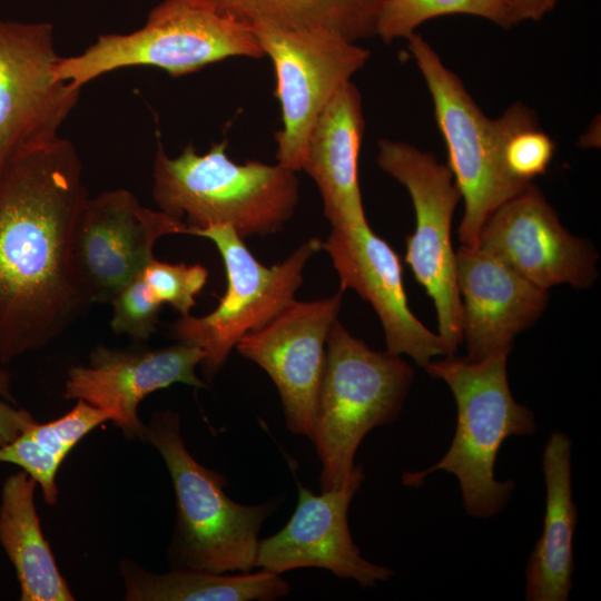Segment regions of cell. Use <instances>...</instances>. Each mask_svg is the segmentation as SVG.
I'll return each mask as SVG.
<instances>
[{
	"label": "cell",
	"instance_id": "1",
	"mask_svg": "<svg viewBox=\"0 0 601 601\" xmlns=\"http://www.w3.org/2000/svg\"><path fill=\"white\" fill-rule=\"evenodd\" d=\"M88 198L67 139L0 162V362L59 336L89 305L73 263V233Z\"/></svg>",
	"mask_w": 601,
	"mask_h": 601
},
{
	"label": "cell",
	"instance_id": "2",
	"mask_svg": "<svg viewBox=\"0 0 601 601\" xmlns=\"http://www.w3.org/2000/svg\"><path fill=\"white\" fill-rule=\"evenodd\" d=\"M509 354L497 352L480 361L451 355L424 366L430 376L443 380L451 388L457 408L456 427L449 450L435 464L402 477L405 485L418 487L434 472L455 475L464 510L479 519L497 514L515 489L513 480L499 481L494 476L503 442L536 431L533 412L512 396L506 371Z\"/></svg>",
	"mask_w": 601,
	"mask_h": 601
},
{
	"label": "cell",
	"instance_id": "3",
	"mask_svg": "<svg viewBox=\"0 0 601 601\" xmlns=\"http://www.w3.org/2000/svg\"><path fill=\"white\" fill-rule=\"evenodd\" d=\"M152 197L159 210L183 219L189 229L224 224L244 239L283 229L299 200L296 171L258 160L235 162L226 141L198 154L188 144L169 157L158 142Z\"/></svg>",
	"mask_w": 601,
	"mask_h": 601
},
{
	"label": "cell",
	"instance_id": "4",
	"mask_svg": "<svg viewBox=\"0 0 601 601\" xmlns=\"http://www.w3.org/2000/svg\"><path fill=\"white\" fill-rule=\"evenodd\" d=\"M142 440L158 450L174 485L177 512L168 548L173 569L213 573L255 569L260 529L284 497L253 505L233 501L224 491L227 479L187 450L176 412H156Z\"/></svg>",
	"mask_w": 601,
	"mask_h": 601
},
{
	"label": "cell",
	"instance_id": "5",
	"mask_svg": "<svg viewBox=\"0 0 601 601\" xmlns=\"http://www.w3.org/2000/svg\"><path fill=\"white\" fill-rule=\"evenodd\" d=\"M414 368L401 355L354 337L336 318L328 331L313 442L321 461V492L341 487L355 467L364 437L402 412Z\"/></svg>",
	"mask_w": 601,
	"mask_h": 601
},
{
	"label": "cell",
	"instance_id": "6",
	"mask_svg": "<svg viewBox=\"0 0 601 601\" xmlns=\"http://www.w3.org/2000/svg\"><path fill=\"white\" fill-rule=\"evenodd\" d=\"M233 57H265L253 27L203 0H164L139 29L100 35L81 53L60 57L56 75L81 89L118 69L154 67L181 77Z\"/></svg>",
	"mask_w": 601,
	"mask_h": 601
},
{
	"label": "cell",
	"instance_id": "7",
	"mask_svg": "<svg viewBox=\"0 0 601 601\" xmlns=\"http://www.w3.org/2000/svg\"><path fill=\"white\" fill-rule=\"evenodd\" d=\"M187 235L207 238L216 245L225 265L227 289L209 314L180 316L170 326V335L177 343L204 352L201 372L211 381L242 337L263 328L295 302L304 268L323 248V242L311 238L284 262L267 267L254 257L229 225L189 229Z\"/></svg>",
	"mask_w": 601,
	"mask_h": 601
},
{
	"label": "cell",
	"instance_id": "8",
	"mask_svg": "<svg viewBox=\"0 0 601 601\" xmlns=\"http://www.w3.org/2000/svg\"><path fill=\"white\" fill-rule=\"evenodd\" d=\"M406 40L432 97L435 121L447 149V166L464 201L459 239L475 247L490 215L531 183L514 179L505 169L501 117L489 118L482 111L460 77L420 33Z\"/></svg>",
	"mask_w": 601,
	"mask_h": 601
},
{
	"label": "cell",
	"instance_id": "9",
	"mask_svg": "<svg viewBox=\"0 0 601 601\" xmlns=\"http://www.w3.org/2000/svg\"><path fill=\"white\" fill-rule=\"evenodd\" d=\"M377 164L408 191L415 231L406 237L405 262L432 298L446 356L462 343V307L455 277L452 218L461 199L447 165L431 152L391 139L378 140Z\"/></svg>",
	"mask_w": 601,
	"mask_h": 601
},
{
	"label": "cell",
	"instance_id": "10",
	"mask_svg": "<svg viewBox=\"0 0 601 601\" xmlns=\"http://www.w3.org/2000/svg\"><path fill=\"white\" fill-rule=\"evenodd\" d=\"M273 62L282 127L275 132L277 162L302 168L311 130L336 92L370 59V51L342 35L316 29L253 27Z\"/></svg>",
	"mask_w": 601,
	"mask_h": 601
},
{
	"label": "cell",
	"instance_id": "11",
	"mask_svg": "<svg viewBox=\"0 0 601 601\" xmlns=\"http://www.w3.org/2000/svg\"><path fill=\"white\" fill-rule=\"evenodd\" d=\"M53 26L0 19V162L59 138L80 90L60 80Z\"/></svg>",
	"mask_w": 601,
	"mask_h": 601
},
{
	"label": "cell",
	"instance_id": "12",
	"mask_svg": "<svg viewBox=\"0 0 601 601\" xmlns=\"http://www.w3.org/2000/svg\"><path fill=\"white\" fill-rule=\"evenodd\" d=\"M187 229L183 219L142 207L126 189L88 197L73 233L75 270L87 302H110L155 258L160 237Z\"/></svg>",
	"mask_w": 601,
	"mask_h": 601
},
{
	"label": "cell",
	"instance_id": "13",
	"mask_svg": "<svg viewBox=\"0 0 601 601\" xmlns=\"http://www.w3.org/2000/svg\"><path fill=\"white\" fill-rule=\"evenodd\" d=\"M476 247L546 290L561 284L590 288L598 277L594 247L563 227L533 183L490 215Z\"/></svg>",
	"mask_w": 601,
	"mask_h": 601
},
{
	"label": "cell",
	"instance_id": "14",
	"mask_svg": "<svg viewBox=\"0 0 601 601\" xmlns=\"http://www.w3.org/2000/svg\"><path fill=\"white\" fill-rule=\"evenodd\" d=\"M364 480L363 466L355 465L338 489L316 495L298 484L297 505L288 522L259 540L256 568L279 575L319 568L339 579L354 580L364 589L388 581L394 571L364 559L348 528L349 504Z\"/></svg>",
	"mask_w": 601,
	"mask_h": 601
},
{
	"label": "cell",
	"instance_id": "15",
	"mask_svg": "<svg viewBox=\"0 0 601 601\" xmlns=\"http://www.w3.org/2000/svg\"><path fill=\"white\" fill-rule=\"evenodd\" d=\"M343 292L295 300L260 329L239 339L236 351L262 367L280 396L287 430L311 439L325 362L326 337L337 318Z\"/></svg>",
	"mask_w": 601,
	"mask_h": 601
},
{
	"label": "cell",
	"instance_id": "16",
	"mask_svg": "<svg viewBox=\"0 0 601 601\" xmlns=\"http://www.w3.org/2000/svg\"><path fill=\"white\" fill-rule=\"evenodd\" d=\"M197 346L177 343L160 348L117 349L97 346L86 366L67 372L63 397L81 400L107 413L128 439H144L146 425L138 415L144 398L173 384L203 388L196 375L204 359Z\"/></svg>",
	"mask_w": 601,
	"mask_h": 601
},
{
	"label": "cell",
	"instance_id": "17",
	"mask_svg": "<svg viewBox=\"0 0 601 601\" xmlns=\"http://www.w3.org/2000/svg\"><path fill=\"white\" fill-rule=\"evenodd\" d=\"M323 248L338 273L339 290L355 289L377 313L386 351L408 355L422 367L435 356H446L441 337L425 327L408 307L398 255L373 233L366 219L332 227Z\"/></svg>",
	"mask_w": 601,
	"mask_h": 601
},
{
	"label": "cell",
	"instance_id": "18",
	"mask_svg": "<svg viewBox=\"0 0 601 601\" xmlns=\"http://www.w3.org/2000/svg\"><path fill=\"white\" fill-rule=\"evenodd\" d=\"M455 277L469 361L511 352L514 337L535 324L548 305L546 289L476 246L461 245L455 252Z\"/></svg>",
	"mask_w": 601,
	"mask_h": 601
},
{
	"label": "cell",
	"instance_id": "19",
	"mask_svg": "<svg viewBox=\"0 0 601 601\" xmlns=\"http://www.w3.org/2000/svg\"><path fill=\"white\" fill-rule=\"evenodd\" d=\"M364 130L362 96L348 81L315 121L300 168L316 184L332 227L366 219L358 183Z\"/></svg>",
	"mask_w": 601,
	"mask_h": 601
},
{
	"label": "cell",
	"instance_id": "20",
	"mask_svg": "<svg viewBox=\"0 0 601 601\" xmlns=\"http://www.w3.org/2000/svg\"><path fill=\"white\" fill-rule=\"evenodd\" d=\"M571 439L553 432L543 450L546 500L543 531L525 568L528 601H566L572 590L573 535L578 509L572 497Z\"/></svg>",
	"mask_w": 601,
	"mask_h": 601
},
{
	"label": "cell",
	"instance_id": "21",
	"mask_svg": "<svg viewBox=\"0 0 601 601\" xmlns=\"http://www.w3.org/2000/svg\"><path fill=\"white\" fill-rule=\"evenodd\" d=\"M37 482L24 471L3 483L0 505V543L14 566L22 601H72L45 539L35 505Z\"/></svg>",
	"mask_w": 601,
	"mask_h": 601
},
{
	"label": "cell",
	"instance_id": "22",
	"mask_svg": "<svg viewBox=\"0 0 601 601\" xmlns=\"http://www.w3.org/2000/svg\"><path fill=\"white\" fill-rule=\"evenodd\" d=\"M129 601H274L288 595L289 583L265 570L238 574L173 569L155 573L121 561Z\"/></svg>",
	"mask_w": 601,
	"mask_h": 601
},
{
	"label": "cell",
	"instance_id": "23",
	"mask_svg": "<svg viewBox=\"0 0 601 601\" xmlns=\"http://www.w3.org/2000/svg\"><path fill=\"white\" fill-rule=\"evenodd\" d=\"M250 27L316 29L356 42L375 36L383 0H203Z\"/></svg>",
	"mask_w": 601,
	"mask_h": 601
},
{
	"label": "cell",
	"instance_id": "24",
	"mask_svg": "<svg viewBox=\"0 0 601 601\" xmlns=\"http://www.w3.org/2000/svg\"><path fill=\"white\" fill-rule=\"evenodd\" d=\"M107 421H110L107 413L78 400L65 415L35 423L1 446L0 463L20 466L40 485L45 502L56 504V476L62 461L85 435Z\"/></svg>",
	"mask_w": 601,
	"mask_h": 601
},
{
	"label": "cell",
	"instance_id": "25",
	"mask_svg": "<svg viewBox=\"0 0 601 601\" xmlns=\"http://www.w3.org/2000/svg\"><path fill=\"white\" fill-rule=\"evenodd\" d=\"M466 14L509 29L514 26L506 0H383L375 36L390 43L407 39L434 18Z\"/></svg>",
	"mask_w": 601,
	"mask_h": 601
},
{
	"label": "cell",
	"instance_id": "26",
	"mask_svg": "<svg viewBox=\"0 0 601 601\" xmlns=\"http://www.w3.org/2000/svg\"><path fill=\"white\" fill-rule=\"evenodd\" d=\"M500 117L505 169L519 181L533 183L534 178L546 173L553 159V139L540 128L534 111L523 102H514Z\"/></svg>",
	"mask_w": 601,
	"mask_h": 601
},
{
	"label": "cell",
	"instance_id": "27",
	"mask_svg": "<svg viewBox=\"0 0 601 601\" xmlns=\"http://www.w3.org/2000/svg\"><path fill=\"white\" fill-rule=\"evenodd\" d=\"M141 277L161 304H169L186 316L206 285L208 270L199 264H171L154 258L144 268Z\"/></svg>",
	"mask_w": 601,
	"mask_h": 601
},
{
	"label": "cell",
	"instance_id": "28",
	"mask_svg": "<svg viewBox=\"0 0 601 601\" xmlns=\"http://www.w3.org/2000/svg\"><path fill=\"white\" fill-rule=\"evenodd\" d=\"M110 303L114 307L110 325L115 333L147 341L156 332L162 304L141 274L120 288Z\"/></svg>",
	"mask_w": 601,
	"mask_h": 601
},
{
	"label": "cell",
	"instance_id": "29",
	"mask_svg": "<svg viewBox=\"0 0 601 601\" xmlns=\"http://www.w3.org/2000/svg\"><path fill=\"white\" fill-rule=\"evenodd\" d=\"M36 422L32 414L23 408H16L0 400V447L13 441Z\"/></svg>",
	"mask_w": 601,
	"mask_h": 601
},
{
	"label": "cell",
	"instance_id": "30",
	"mask_svg": "<svg viewBox=\"0 0 601 601\" xmlns=\"http://www.w3.org/2000/svg\"><path fill=\"white\" fill-rule=\"evenodd\" d=\"M514 24L539 21L552 11L559 0H506Z\"/></svg>",
	"mask_w": 601,
	"mask_h": 601
},
{
	"label": "cell",
	"instance_id": "31",
	"mask_svg": "<svg viewBox=\"0 0 601 601\" xmlns=\"http://www.w3.org/2000/svg\"><path fill=\"white\" fill-rule=\"evenodd\" d=\"M0 397L13 400L10 393V375L6 371H0Z\"/></svg>",
	"mask_w": 601,
	"mask_h": 601
}]
</instances>
